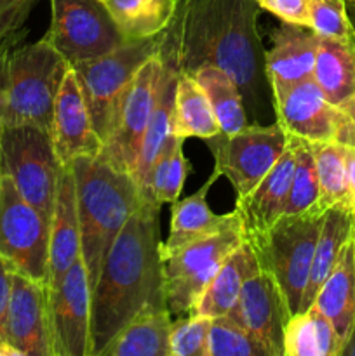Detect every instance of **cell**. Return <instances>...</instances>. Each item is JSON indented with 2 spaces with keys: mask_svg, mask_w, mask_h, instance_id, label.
I'll return each instance as SVG.
<instances>
[{
  "mask_svg": "<svg viewBox=\"0 0 355 356\" xmlns=\"http://www.w3.org/2000/svg\"><path fill=\"white\" fill-rule=\"evenodd\" d=\"M205 145L214 156V167L230 181L237 197L249 193L277 163L287 148V134L275 122L271 125L247 124L240 131L219 132Z\"/></svg>",
  "mask_w": 355,
  "mask_h": 356,
  "instance_id": "8fae6325",
  "label": "cell"
},
{
  "mask_svg": "<svg viewBox=\"0 0 355 356\" xmlns=\"http://www.w3.org/2000/svg\"><path fill=\"white\" fill-rule=\"evenodd\" d=\"M347 167H348V179H350L352 195H354V204H355V146H347Z\"/></svg>",
  "mask_w": 355,
  "mask_h": 356,
  "instance_id": "60d3db41",
  "label": "cell"
},
{
  "mask_svg": "<svg viewBox=\"0 0 355 356\" xmlns=\"http://www.w3.org/2000/svg\"><path fill=\"white\" fill-rule=\"evenodd\" d=\"M228 315L253 334L268 356H284V329L291 312L277 280L267 270L254 268Z\"/></svg>",
  "mask_w": 355,
  "mask_h": 356,
  "instance_id": "9a60e30c",
  "label": "cell"
},
{
  "mask_svg": "<svg viewBox=\"0 0 355 356\" xmlns=\"http://www.w3.org/2000/svg\"><path fill=\"white\" fill-rule=\"evenodd\" d=\"M354 242H355V232H354Z\"/></svg>",
  "mask_w": 355,
  "mask_h": 356,
  "instance_id": "bcb514c9",
  "label": "cell"
},
{
  "mask_svg": "<svg viewBox=\"0 0 355 356\" xmlns=\"http://www.w3.org/2000/svg\"><path fill=\"white\" fill-rule=\"evenodd\" d=\"M319 38L312 26L282 21L271 33V47L265 51V72L271 92L313 79Z\"/></svg>",
  "mask_w": 355,
  "mask_h": 356,
  "instance_id": "ac0fdd59",
  "label": "cell"
},
{
  "mask_svg": "<svg viewBox=\"0 0 355 356\" xmlns=\"http://www.w3.org/2000/svg\"><path fill=\"white\" fill-rule=\"evenodd\" d=\"M315 159L319 179L317 214L324 216L333 207H347L355 211L354 195L347 167V146L340 143H310Z\"/></svg>",
  "mask_w": 355,
  "mask_h": 356,
  "instance_id": "f546056e",
  "label": "cell"
},
{
  "mask_svg": "<svg viewBox=\"0 0 355 356\" xmlns=\"http://www.w3.org/2000/svg\"><path fill=\"white\" fill-rule=\"evenodd\" d=\"M277 124L287 136L308 143H340L355 146V124L324 96L313 79L271 92Z\"/></svg>",
  "mask_w": 355,
  "mask_h": 356,
  "instance_id": "7c38bea8",
  "label": "cell"
},
{
  "mask_svg": "<svg viewBox=\"0 0 355 356\" xmlns=\"http://www.w3.org/2000/svg\"><path fill=\"white\" fill-rule=\"evenodd\" d=\"M10 287H13V266L0 257V344L6 341L7 312H9Z\"/></svg>",
  "mask_w": 355,
  "mask_h": 356,
  "instance_id": "ab89813d",
  "label": "cell"
},
{
  "mask_svg": "<svg viewBox=\"0 0 355 356\" xmlns=\"http://www.w3.org/2000/svg\"><path fill=\"white\" fill-rule=\"evenodd\" d=\"M261 10H268L284 23L310 26V0H256Z\"/></svg>",
  "mask_w": 355,
  "mask_h": 356,
  "instance_id": "f35d334b",
  "label": "cell"
},
{
  "mask_svg": "<svg viewBox=\"0 0 355 356\" xmlns=\"http://www.w3.org/2000/svg\"><path fill=\"white\" fill-rule=\"evenodd\" d=\"M162 56V54H160ZM164 61V73L162 80H160L159 94H157L155 106H153L152 117H150L148 129H146L145 139L141 145V153H139L138 165H136L134 176L132 179L139 186L141 193L145 197L146 186H148L150 172L153 169L157 156L162 152L164 145L173 134V106H174V89H176V80L180 76L176 66L162 56ZM150 198V197H148Z\"/></svg>",
  "mask_w": 355,
  "mask_h": 356,
  "instance_id": "484cf974",
  "label": "cell"
},
{
  "mask_svg": "<svg viewBox=\"0 0 355 356\" xmlns=\"http://www.w3.org/2000/svg\"><path fill=\"white\" fill-rule=\"evenodd\" d=\"M51 138L63 165H72L77 159L96 156L103 152V141L94 129L86 97L72 66L56 97Z\"/></svg>",
  "mask_w": 355,
  "mask_h": 356,
  "instance_id": "e0dca14e",
  "label": "cell"
},
{
  "mask_svg": "<svg viewBox=\"0 0 355 356\" xmlns=\"http://www.w3.org/2000/svg\"><path fill=\"white\" fill-rule=\"evenodd\" d=\"M354 229L355 211H352V209L333 207L324 214L322 226H320L319 236H317L315 250H313L308 284L303 292L299 312L313 305L317 292L320 291L326 278L336 266L345 245L354 235Z\"/></svg>",
  "mask_w": 355,
  "mask_h": 356,
  "instance_id": "603a6c76",
  "label": "cell"
},
{
  "mask_svg": "<svg viewBox=\"0 0 355 356\" xmlns=\"http://www.w3.org/2000/svg\"><path fill=\"white\" fill-rule=\"evenodd\" d=\"M171 312L167 305H148L136 313L100 356H171Z\"/></svg>",
  "mask_w": 355,
  "mask_h": 356,
  "instance_id": "7402d4cb",
  "label": "cell"
},
{
  "mask_svg": "<svg viewBox=\"0 0 355 356\" xmlns=\"http://www.w3.org/2000/svg\"><path fill=\"white\" fill-rule=\"evenodd\" d=\"M287 143L294 152V172H292L291 186H289V195L282 218L320 216L317 214L319 179H317L312 145L305 139L294 138V136H287Z\"/></svg>",
  "mask_w": 355,
  "mask_h": 356,
  "instance_id": "d6a6232c",
  "label": "cell"
},
{
  "mask_svg": "<svg viewBox=\"0 0 355 356\" xmlns=\"http://www.w3.org/2000/svg\"><path fill=\"white\" fill-rule=\"evenodd\" d=\"M54 356H90V284L82 256L49 289Z\"/></svg>",
  "mask_w": 355,
  "mask_h": 356,
  "instance_id": "5bb4252c",
  "label": "cell"
},
{
  "mask_svg": "<svg viewBox=\"0 0 355 356\" xmlns=\"http://www.w3.org/2000/svg\"><path fill=\"white\" fill-rule=\"evenodd\" d=\"M160 45L162 33L143 40H127L108 54L72 66L103 146L113 127L118 104L129 83L146 59L160 51Z\"/></svg>",
  "mask_w": 355,
  "mask_h": 356,
  "instance_id": "52a82bcc",
  "label": "cell"
},
{
  "mask_svg": "<svg viewBox=\"0 0 355 356\" xmlns=\"http://www.w3.org/2000/svg\"><path fill=\"white\" fill-rule=\"evenodd\" d=\"M347 14H348V21H350L352 31L355 35V0H347Z\"/></svg>",
  "mask_w": 355,
  "mask_h": 356,
  "instance_id": "ee69618b",
  "label": "cell"
},
{
  "mask_svg": "<svg viewBox=\"0 0 355 356\" xmlns=\"http://www.w3.org/2000/svg\"><path fill=\"white\" fill-rule=\"evenodd\" d=\"M219 176L221 172L214 167L211 177L194 195L181 198V200L178 198L176 202L171 204L169 236L160 245L162 257L176 252L178 249L188 245V243L198 242V240L207 238V236L221 233L225 229L242 228L240 218L235 211L228 212V214H214L209 207L207 193Z\"/></svg>",
  "mask_w": 355,
  "mask_h": 356,
  "instance_id": "d6986e66",
  "label": "cell"
},
{
  "mask_svg": "<svg viewBox=\"0 0 355 356\" xmlns=\"http://www.w3.org/2000/svg\"><path fill=\"white\" fill-rule=\"evenodd\" d=\"M310 26L320 37L355 40L347 14V0H310Z\"/></svg>",
  "mask_w": 355,
  "mask_h": 356,
  "instance_id": "8d00e7d4",
  "label": "cell"
},
{
  "mask_svg": "<svg viewBox=\"0 0 355 356\" xmlns=\"http://www.w3.org/2000/svg\"><path fill=\"white\" fill-rule=\"evenodd\" d=\"M63 163L51 132L38 125H0V172L51 225Z\"/></svg>",
  "mask_w": 355,
  "mask_h": 356,
  "instance_id": "5b68a950",
  "label": "cell"
},
{
  "mask_svg": "<svg viewBox=\"0 0 355 356\" xmlns=\"http://www.w3.org/2000/svg\"><path fill=\"white\" fill-rule=\"evenodd\" d=\"M184 139L171 134L150 172L146 195L157 204H173L180 198L190 163L183 153Z\"/></svg>",
  "mask_w": 355,
  "mask_h": 356,
  "instance_id": "836d02e7",
  "label": "cell"
},
{
  "mask_svg": "<svg viewBox=\"0 0 355 356\" xmlns=\"http://www.w3.org/2000/svg\"><path fill=\"white\" fill-rule=\"evenodd\" d=\"M256 266L258 261L254 257L253 249L244 238V242L226 257L218 273L209 282L191 313L211 320L228 315L239 301L244 282Z\"/></svg>",
  "mask_w": 355,
  "mask_h": 356,
  "instance_id": "d4e9b609",
  "label": "cell"
},
{
  "mask_svg": "<svg viewBox=\"0 0 355 356\" xmlns=\"http://www.w3.org/2000/svg\"><path fill=\"white\" fill-rule=\"evenodd\" d=\"M340 108H343L345 113H347L348 117L352 118V122H354V124H355V92H354V96L348 97V99L345 101V103L341 104Z\"/></svg>",
  "mask_w": 355,
  "mask_h": 356,
  "instance_id": "7bdbcfd3",
  "label": "cell"
},
{
  "mask_svg": "<svg viewBox=\"0 0 355 356\" xmlns=\"http://www.w3.org/2000/svg\"><path fill=\"white\" fill-rule=\"evenodd\" d=\"M162 73L164 61L159 51L146 59L145 65L138 70L132 82L129 83L118 104L113 127L101 152L108 162L131 176H134L138 165L143 139L155 106Z\"/></svg>",
  "mask_w": 355,
  "mask_h": 356,
  "instance_id": "4fadbf2b",
  "label": "cell"
},
{
  "mask_svg": "<svg viewBox=\"0 0 355 356\" xmlns=\"http://www.w3.org/2000/svg\"><path fill=\"white\" fill-rule=\"evenodd\" d=\"M37 0H0V44L23 30Z\"/></svg>",
  "mask_w": 355,
  "mask_h": 356,
  "instance_id": "74e56055",
  "label": "cell"
},
{
  "mask_svg": "<svg viewBox=\"0 0 355 356\" xmlns=\"http://www.w3.org/2000/svg\"><path fill=\"white\" fill-rule=\"evenodd\" d=\"M21 30L0 44V125H38L51 132L58 90L70 65L42 37L24 44Z\"/></svg>",
  "mask_w": 355,
  "mask_h": 356,
  "instance_id": "277c9868",
  "label": "cell"
},
{
  "mask_svg": "<svg viewBox=\"0 0 355 356\" xmlns=\"http://www.w3.org/2000/svg\"><path fill=\"white\" fill-rule=\"evenodd\" d=\"M207 356H268L265 348L230 315L211 320Z\"/></svg>",
  "mask_w": 355,
  "mask_h": 356,
  "instance_id": "e575fe53",
  "label": "cell"
},
{
  "mask_svg": "<svg viewBox=\"0 0 355 356\" xmlns=\"http://www.w3.org/2000/svg\"><path fill=\"white\" fill-rule=\"evenodd\" d=\"M341 356H355V327L352 329L350 336H348L347 343H345L343 351H341Z\"/></svg>",
  "mask_w": 355,
  "mask_h": 356,
  "instance_id": "b9f144b4",
  "label": "cell"
},
{
  "mask_svg": "<svg viewBox=\"0 0 355 356\" xmlns=\"http://www.w3.org/2000/svg\"><path fill=\"white\" fill-rule=\"evenodd\" d=\"M260 13L256 0H176L160 54L188 75L200 66H218L239 86L244 106L263 113L271 90L258 31Z\"/></svg>",
  "mask_w": 355,
  "mask_h": 356,
  "instance_id": "6da1fadb",
  "label": "cell"
},
{
  "mask_svg": "<svg viewBox=\"0 0 355 356\" xmlns=\"http://www.w3.org/2000/svg\"><path fill=\"white\" fill-rule=\"evenodd\" d=\"M324 216L281 218L271 228L254 238H246L258 266L277 280L291 316L301 308V298L308 284L313 250Z\"/></svg>",
  "mask_w": 355,
  "mask_h": 356,
  "instance_id": "8992f818",
  "label": "cell"
},
{
  "mask_svg": "<svg viewBox=\"0 0 355 356\" xmlns=\"http://www.w3.org/2000/svg\"><path fill=\"white\" fill-rule=\"evenodd\" d=\"M0 356H21V355H19V351L14 350L10 344L3 343V344H0Z\"/></svg>",
  "mask_w": 355,
  "mask_h": 356,
  "instance_id": "f6af8a7d",
  "label": "cell"
},
{
  "mask_svg": "<svg viewBox=\"0 0 355 356\" xmlns=\"http://www.w3.org/2000/svg\"><path fill=\"white\" fill-rule=\"evenodd\" d=\"M6 341L21 356H54L49 285L14 270Z\"/></svg>",
  "mask_w": 355,
  "mask_h": 356,
  "instance_id": "2e32d148",
  "label": "cell"
},
{
  "mask_svg": "<svg viewBox=\"0 0 355 356\" xmlns=\"http://www.w3.org/2000/svg\"><path fill=\"white\" fill-rule=\"evenodd\" d=\"M355 232V229H354ZM313 306L324 313L347 343L355 327V242L354 235L345 245L336 266L317 292Z\"/></svg>",
  "mask_w": 355,
  "mask_h": 356,
  "instance_id": "cb8c5ba5",
  "label": "cell"
},
{
  "mask_svg": "<svg viewBox=\"0 0 355 356\" xmlns=\"http://www.w3.org/2000/svg\"><path fill=\"white\" fill-rule=\"evenodd\" d=\"M313 80L324 96L341 106L355 92V40L320 37Z\"/></svg>",
  "mask_w": 355,
  "mask_h": 356,
  "instance_id": "4316f807",
  "label": "cell"
},
{
  "mask_svg": "<svg viewBox=\"0 0 355 356\" xmlns=\"http://www.w3.org/2000/svg\"><path fill=\"white\" fill-rule=\"evenodd\" d=\"M160 207L145 198L113 240L90 287V356L148 305H167L160 254Z\"/></svg>",
  "mask_w": 355,
  "mask_h": 356,
  "instance_id": "7a4b0ae2",
  "label": "cell"
},
{
  "mask_svg": "<svg viewBox=\"0 0 355 356\" xmlns=\"http://www.w3.org/2000/svg\"><path fill=\"white\" fill-rule=\"evenodd\" d=\"M49 238L51 225L0 172V257L17 273L47 284Z\"/></svg>",
  "mask_w": 355,
  "mask_h": 356,
  "instance_id": "9c48e42d",
  "label": "cell"
},
{
  "mask_svg": "<svg viewBox=\"0 0 355 356\" xmlns=\"http://www.w3.org/2000/svg\"><path fill=\"white\" fill-rule=\"evenodd\" d=\"M294 172V152L289 146L270 172L249 191L237 197L233 211L239 214L244 238H254L282 218Z\"/></svg>",
  "mask_w": 355,
  "mask_h": 356,
  "instance_id": "ffe728a7",
  "label": "cell"
},
{
  "mask_svg": "<svg viewBox=\"0 0 355 356\" xmlns=\"http://www.w3.org/2000/svg\"><path fill=\"white\" fill-rule=\"evenodd\" d=\"M191 75L204 89L216 118L221 125V132L232 134L246 127V106L239 86L233 82L232 76L214 65L200 66Z\"/></svg>",
  "mask_w": 355,
  "mask_h": 356,
  "instance_id": "1f68e13d",
  "label": "cell"
},
{
  "mask_svg": "<svg viewBox=\"0 0 355 356\" xmlns=\"http://www.w3.org/2000/svg\"><path fill=\"white\" fill-rule=\"evenodd\" d=\"M242 242V228H230L164 256V292L169 312L190 315L209 282Z\"/></svg>",
  "mask_w": 355,
  "mask_h": 356,
  "instance_id": "30bf717a",
  "label": "cell"
},
{
  "mask_svg": "<svg viewBox=\"0 0 355 356\" xmlns=\"http://www.w3.org/2000/svg\"><path fill=\"white\" fill-rule=\"evenodd\" d=\"M345 343L315 306L298 312L284 329V356H341Z\"/></svg>",
  "mask_w": 355,
  "mask_h": 356,
  "instance_id": "f1b7e54d",
  "label": "cell"
},
{
  "mask_svg": "<svg viewBox=\"0 0 355 356\" xmlns=\"http://www.w3.org/2000/svg\"><path fill=\"white\" fill-rule=\"evenodd\" d=\"M80 254V222L77 211L75 177L72 165H63L56 191L49 238V289L65 278Z\"/></svg>",
  "mask_w": 355,
  "mask_h": 356,
  "instance_id": "44dd1931",
  "label": "cell"
},
{
  "mask_svg": "<svg viewBox=\"0 0 355 356\" xmlns=\"http://www.w3.org/2000/svg\"><path fill=\"white\" fill-rule=\"evenodd\" d=\"M80 222V254L90 287L104 256L132 212L145 198L131 174L117 169L103 153L72 163Z\"/></svg>",
  "mask_w": 355,
  "mask_h": 356,
  "instance_id": "3957f363",
  "label": "cell"
},
{
  "mask_svg": "<svg viewBox=\"0 0 355 356\" xmlns=\"http://www.w3.org/2000/svg\"><path fill=\"white\" fill-rule=\"evenodd\" d=\"M211 318L190 315L171 325V356H207V337Z\"/></svg>",
  "mask_w": 355,
  "mask_h": 356,
  "instance_id": "d590c367",
  "label": "cell"
},
{
  "mask_svg": "<svg viewBox=\"0 0 355 356\" xmlns=\"http://www.w3.org/2000/svg\"><path fill=\"white\" fill-rule=\"evenodd\" d=\"M44 37L70 66L108 54L127 42L103 0H51V24Z\"/></svg>",
  "mask_w": 355,
  "mask_h": 356,
  "instance_id": "ba28073f",
  "label": "cell"
},
{
  "mask_svg": "<svg viewBox=\"0 0 355 356\" xmlns=\"http://www.w3.org/2000/svg\"><path fill=\"white\" fill-rule=\"evenodd\" d=\"M221 132L214 110L194 75L180 73L174 89L173 134L178 138L211 139Z\"/></svg>",
  "mask_w": 355,
  "mask_h": 356,
  "instance_id": "83f0119b",
  "label": "cell"
},
{
  "mask_svg": "<svg viewBox=\"0 0 355 356\" xmlns=\"http://www.w3.org/2000/svg\"><path fill=\"white\" fill-rule=\"evenodd\" d=\"M125 40L159 37L169 26L176 0H103Z\"/></svg>",
  "mask_w": 355,
  "mask_h": 356,
  "instance_id": "4dcf8cb0",
  "label": "cell"
}]
</instances>
